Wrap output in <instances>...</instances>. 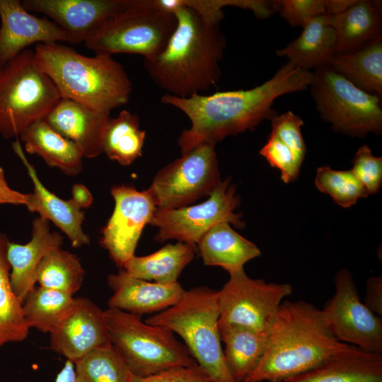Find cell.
Listing matches in <instances>:
<instances>
[{"instance_id":"6da1fadb","label":"cell","mask_w":382,"mask_h":382,"mask_svg":"<svg viewBox=\"0 0 382 382\" xmlns=\"http://www.w3.org/2000/svg\"><path fill=\"white\" fill-rule=\"evenodd\" d=\"M312 71L294 66L287 62L269 80L248 90L197 94L179 98L165 93L163 103L182 111L190 120L189 129L178 139L181 154L197 146L212 144L228 136L254 129L265 120L277 115L273 108L280 96L303 91L310 85Z\"/></svg>"},{"instance_id":"7a4b0ae2","label":"cell","mask_w":382,"mask_h":382,"mask_svg":"<svg viewBox=\"0 0 382 382\" xmlns=\"http://www.w3.org/2000/svg\"><path fill=\"white\" fill-rule=\"evenodd\" d=\"M173 12L177 25L163 52L144 60L150 77L166 93L188 98L208 91L221 77L219 62L226 38L219 23L210 21L179 0H156Z\"/></svg>"},{"instance_id":"3957f363","label":"cell","mask_w":382,"mask_h":382,"mask_svg":"<svg viewBox=\"0 0 382 382\" xmlns=\"http://www.w3.org/2000/svg\"><path fill=\"white\" fill-rule=\"evenodd\" d=\"M351 347L332 335L320 309L303 300L284 301L267 330L261 360L243 382H278Z\"/></svg>"},{"instance_id":"277c9868","label":"cell","mask_w":382,"mask_h":382,"mask_svg":"<svg viewBox=\"0 0 382 382\" xmlns=\"http://www.w3.org/2000/svg\"><path fill=\"white\" fill-rule=\"evenodd\" d=\"M34 57L61 98L106 112L129 100L131 81L124 66L112 57H86L60 43L36 45Z\"/></svg>"},{"instance_id":"5b68a950","label":"cell","mask_w":382,"mask_h":382,"mask_svg":"<svg viewBox=\"0 0 382 382\" xmlns=\"http://www.w3.org/2000/svg\"><path fill=\"white\" fill-rule=\"evenodd\" d=\"M218 292L202 286L185 290L174 306L145 322L170 330L183 340L192 357L214 382H236L224 357L219 329Z\"/></svg>"},{"instance_id":"8992f818","label":"cell","mask_w":382,"mask_h":382,"mask_svg":"<svg viewBox=\"0 0 382 382\" xmlns=\"http://www.w3.org/2000/svg\"><path fill=\"white\" fill-rule=\"evenodd\" d=\"M109 340L134 376L145 377L174 367L197 364L170 330L142 321L141 316L104 311Z\"/></svg>"},{"instance_id":"52a82bcc","label":"cell","mask_w":382,"mask_h":382,"mask_svg":"<svg viewBox=\"0 0 382 382\" xmlns=\"http://www.w3.org/2000/svg\"><path fill=\"white\" fill-rule=\"evenodd\" d=\"M60 99L52 81L36 64L34 51L24 50L0 72V134L17 138Z\"/></svg>"},{"instance_id":"ba28073f","label":"cell","mask_w":382,"mask_h":382,"mask_svg":"<svg viewBox=\"0 0 382 382\" xmlns=\"http://www.w3.org/2000/svg\"><path fill=\"white\" fill-rule=\"evenodd\" d=\"M176 25L175 13L160 7L156 0H129L85 45L98 56L128 53L152 60L165 49Z\"/></svg>"},{"instance_id":"9c48e42d","label":"cell","mask_w":382,"mask_h":382,"mask_svg":"<svg viewBox=\"0 0 382 382\" xmlns=\"http://www.w3.org/2000/svg\"><path fill=\"white\" fill-rule=\"evenodd\" d=\"M308 88L320 117L334 131L360 138L381 134L380 96L357 87L329 65L312 71Z\"/></svg>"},{"instance_id":"30bf717a","label":"cell","mask_w":382,"mask_h":382,"mask_svg":"<svg viewBox=\"0 0 382 382\" xmlns=\"http://www.w3.org/2000/svg\"><path fill=\"white\" fill-rule=\"evenodd\" d=\"M212 144H202L160 170L147 189L156 207L177 209L209 195L221 183Z\"/></svg>"},{"instance_id":"8fae6325","label":"cell","mask_w":382,"mask_h":382,"mask_svg":"<svg viewBox=\"0 0 382 382\" xmlns=\"http://www.w3.org/2000/svg\"><path fill=\"white\" fill-rule=\"evenodd\" d=\"M227 178L214 189L205 202L177 209L156 207L149 224L158 228V242L175 239L195 245L204 235L220 223H228L241 228V215L234 212L240 197L236 186Z\"/></svg>"},{"instance_id":"7c38bea8","label":"cell","mask_w":382,"mask_h":382,"mask_svg":"<svg viewBox=\"0 0 382 382\" xmlns=\"http://www.w3.org/2000/svg\"><path fill=\"white\" fill-rule=\"evenodd\" d=\"M229 276V279L217 291L219 325L267 331L283 299L291 294V285L252 279L244 270Z\"/></svg>"},{"instance_id":"4fadbf2b","label":"cell","mask_w":382,"mask_h":382,"mask_svg":"<svg viewBox=\"0 0 382 382\" xmlns=\"http://www.w3.org/2000/svg\"><path fill=\"white\" fill-rule=\"evenodd\" d=\"M335 291L323 309V318L340 342L382 354V320L360 299L351 272L340 270L334 276Z\"/></svg>"},{"instance_id":"5bb4252c","label":"cell","mask_w":382,"mask_h":382,"mask_svg":"<svg viewBox=\"0 0 382 382\" xmlns=\"http://www.w3.org/2000/svg\"><path fill=\"white\" fill-rule=\"evenodd\" d=\"M110 193L115 209L102 230L100 243L122 269L134 255L141 232L149 224L156 206L147 190L138 191L133 186L120 185L113 186Z\"/></svg>"},{"instance_id":"9a60e30c","label":"cell","mask_w":382,"mask_h":382,"mask_svg":"<svg viewBox=\"0 0 382 382\" xmlns=\"http://www.w3.org/2000/svg\"><path fill=\"white\" fill-rule=\"evenodd\" d=\"M129 0H24L23 7L45 14L66 34L67 42H86Z\"/></svg>"},{"instance_id":"2e32d148","label":"cell","mask_w":382,"mask_h":382,"mask_svg":"<svg viewBox=\"0 0 382 382\" xmlns=\"http://www.w3.org/2000/svg\"><path fill=\"white\" fill-rule=\"evenodd\" d=\"M50 335L51 349L74 363L110 343L104 311L84 297L75 298L69 313Z\"/></svg>"},{"instance_id":"e0dca14e","label":"cell","mask_w":382,"mask_h":382,"mask_svg":"<svg viewBox=\"0 0 382 382\" xmlns=\"http://www.w3.org/2000/svg\"><path fill=\"white\" fill-rule=\"evenodd\" d=\"M0 69L32 44L67 42L57 25L31 14L21 1L0 0Z\"/></svg>"},{"instance_id":"ac0fdd59","label":"cell","mask_w":382,"mask_h":382,"mask_svg":"<svg viewBox=\"0 0 382 382\" xmlns=\"http://www.w3.org/2000/svg\"><path fill=\"white\" fill-rule=\"evenodd\" d=\"M113 294L108 301V308L132 314L159 313L175 305L185 291L178 282L161 284L129 275L123 269L108 277Z\"/></svg>"},{"instance_id":"d6986e66","label":"cell","mask_w":382,"mask_h":382,"mask_svg":"<svg viewBox=\"0 0 382 382\" xmlns=\"http://www.w3.org/2000/svg\"><path fill=\"white\" fill-rule=\"evenodd\" d=\"M110 112L93 110L74 100L61 98L44 120L74 143L83 158L103 153L102 140Z\"/></svg>"},{"instance_id":"ffe728a7","label":"cell","mask_w":382,"mask_h":382,"mask_svg":"<svg viewBox=\"0 0 382 382\" xmlns=\"http://www.w3.org/2000/svg\"><path fill=\"white\" fill-rule=\"evenodd\" d=\"M13 149L25 166L33 182L34 190L30 193L25 205L30 212H37L40 217L50 221L68 237L74 248H80L90 242L83 231L84 212L71 199L64 200L47 190L40 180L34 166L25 156L19 141L13 143Z\"/></svg>"},{"instance_id":"44dd1931","label":"cell","mask_w":382,"mask_h":382,"mask_svg":"<svg viewBox=\"0 0 382 382\" xmlns=\"http://www.w3.org/2000/svg\"><path fill=\"white\" fill-rule=\"evenodd\" d=\"M62 236L50 231L49 221L41 217L33 220L32 238L23 245L9 242L7 257L11 266V284L17 298L23 303L35 287V272L42 257L50 250L61 248Z\"/></svg>"},{"instance_id":"7402d4cb","label":"cell","mask_w":382,"mask_h":382,"mask_svg":"<svg viewBox=\"0 0 382 382\" xmlns=\"http://www.w3.org/2000/svg\"><path fill=\"white\" fill-rule=\"evenodd\" d=\"M278 382H382V354L354 346Z\"/></svg>"},{"instance_id":"603a6c76","label":"cell","mask_w":382,"mask_h":382,"mask_svg":"<svg viewBox=\"0 0 382 382\" xmlns=\"http://www.w3.org/2000/svg\"><path fill=\"white\" fill-rule=\"evenodd\" d=\"M337 36L326 13L308 23L301 35L276 54L285 57L294 66L311 71L329 64L336 54Z\"/></svg>"},{"instance_id":"cb8c5ba5","label":"cell","mask_w":382,"mask_h":382,"mask_svg":"<svg viewBox=\"0 0 382 382\" xmlns=\"http://www.w3.org/2000/svg\"><path fill=\"white\" fill-rule=\"evenodd\" d=\"M381 5L378 1L356 0L340 13H326L336 33V53L354 51L381 35Z\"/></svg>"},{"instance_id":"d4e9b609","label":"cell","mask_w":382,"mask_h":382,"mask_svg":"<svg viewBox=\"0 0 382 382\" xmlns=\"http://www.w3.org/2000/svg\"><path fill=\"white\" fill-rule=\"evenodd\" d=\"M197 245L205 265L221 267L229 274L243 270L246 262L261 255L255 244L226 222L212 228Z\"/></svg>"},{"instance_id":"484cf974","label":"cell","mask_w":382,"mask_h":382,"mask_svg":"<svg viewBox=\"0 0 382 382\" xmlns=\"http://www.w3.org/2000/svg\"><path fill=\"white\" fill-rule=\"evenodd\" d=\"M19 137L26 151L38 155L48 166L71 176L82 170L83 158L79 148L44 119L33 123Z\"/></svg>"},{"instance_id":"4316f807","label":"cell","mask_w":382,"mask_h":382,"mask_svg":"<svg viewBox=\"0 0 382 382\" xmlns=\"http://www.w3.org/2000/svg\"><path fill=\"white\" fill-rule=\"evenodd\" d=\"M328 65L357 87L381 98L382 35L354 51L335 54Z\"/></svg>"},{"instance_id":"83f0119b","label":"cell","mask_w":382,"mask_h":382,"mask_svg":"<svg viewBox=\"0 0 382 382\" xmlns=\"http://www.w3.org/2000/svg\"><path fill=\"white\" fill-rule=\"evenodd\" d=\"M219 329L228 370L236 382H243L265 353L267 331L233 325H219Z\"/></svg>"},{"instance_id":"f1b7e54d","label":"cell","mask_w":382,"mask_h":382,"mask_svg":"<svg viewBox=\"0 0 382 382\" xmlns=\"http://www.w3.org/2000/svg\"><path fill=\"white\" fill-rule=\"evenodd\" d=\"M195 245L178 242L167 244L158 250L145 255H133L124 265L129 275L161 284L178 282L183 269L193 260Z\"/></svg>"},{"instance_id":"f546056e","label":"cell","mask_w":382,"mask_h":382,"mask_svg":"<svg viewBox=\"0 0 382 382\" xmlns=\"http://www.w3.org/2000/svg\"><path fill=\"white\" fill-rule=\"evenodd\" d=\"M145 137L139 116L123 110L107 122L102 140L103 153L122 166H129L142 155Z\"/></svg>"},{"instance_id":"4dcf8cb0","label":"cell","mask_w":382,"mask_h":382,"mask_svg":"<svg viewBox=\"0 0 382 382\" xmlns=\"http://www.w3.org/2000/svg\"><path fill=\"white\" fill-rule=\"evenodd\" d=\"M75 303V298L66 293L35 286L22 303V312L30 328L51 333L64 320Z\"/></svg>"},{"instance_id":"1f68e13d","label":"cell","mask_w":382,"mask_h":382,"mask_svg":"<svg viewBox=\"0 0 382 382\" xmlns=\"http://www.w3.org/2000/svg\"><path fill=\"white\" fill-rule=\"evenodd\" d=\"M8 243V238L0 232V347L25 340L30 330L23 315L22 303L11 284Z\"/></svg>"},{"instance_id":"d6a6232c","label":"cell","mask_w":382,"mask_h":382,"mask_svg":"<svg viewBox=\"0 0 382 382\" xmlns=\"http://www.w3.org/2000/svg\"><path fill=\"white\" fill-rule=\"evenodd\" d=\"M84 276L78 256L57 248L41 260L36 270L35 282L40 286L73 296L82 286Z\"/></svg>"},{"instance_id":"836d02e7","label":"cell","mask_w":382,"mask_h":382,"mask_svg":"<svg viewBox=\"0 0 382 382\" xmlns=\"http://www.w3.org/2000/svg\"><path fill=\"white\" fill-rule=\"evenodd\" d=\"M76 382H131V372L111 343L74 362Z\"/></svg>"},{"instance_id":"e575fe53","label":"cell","mask_w":382,"mask_h":382,"mask_svg":"<svg viewBox=\"0 0 382 382\" xmlns=\"http://www.w3.org/2000/svg\"><path fill=\"white\" fill-rule=\"evenodd\" d=\"M315 185L344 208H349L359 199L369 195L350 170H333L328 166L317 168Z\"/></svg>"},{"instance_id":"d590c367","label":"cell","mask_w":382,"mask_h":382,"mask_svg":"<svg viewBox=\"0 0 382 382\" xmlns=\"http://www.w3.org/2000/svg\"><path fill=\"white\" fill-rule=\"evenodd\" d=\"M259 153L272 167L280 170L284 183H289L298 178L303 160L275 135L270 133Z\"/></svg>"},{"instance_id":"8d00e7d4","label":"cell","mask_w":382,"mask_h":382,"mask_svg":"<svg viewBox=\"0 0 382 382\" xmlns=\"http://www.w3.org/2000/svg\"><path fill=\"white\" fill-rule=\"evenodd\" d=\"M352 162L350 170L369 195L378 192L382 185V158L374 156L364 144L358 149Z\"/></svg>"},{"instance_id":"74e56055","label":"cell","mask_w":382,"mask_h":382,"mask_svg":"<svg viewBox=\"0 0 382 382\" xmlns=\"http://www.w3.org/2000/svg\"><path fill=\"white\" fill-rule=\"evenodd\" d=\"M270 121L271 134L289 146L303 160L306 146L301 134L302 119L289 110L282 115L277 114Z\"/></svg>"},{"instance_id":"f35d334b","label":"cell","mask_w":382,"mask_h":382,"mask_svg":"<svg viewBox=\"0 0 382 382\" xmlns=\"http://www.w3.org/2000/svg\"><path fill=\"white\" fill-rule=\"evenodd\" d=\"M278 12L292 27L303 28L326 12L325 0H279Z\"/></svg>"},{"instance_id":"ab89813d","label":"cell","mask_w":382,"mask_h":382,"mask_svg":"<svg viewBox=\"0 0 382 382\" xmlns=\"http://www.w3.org/2000/svg\"><path fill=\"white\" fill-rule=\"evenodd\" d=\"M131 382H214L198 364L174 367L159 373L138 377L131 375Z\"/></svg>"},{"instance_id":"60d3db41","label":"cell","mask_w":382,"mask_h":382,"mask_svg":"<svg viewBox=\"0 0 382 382\" xmlns=\"http://www.w3.org/2000/svg\"><path fill=\"white\" fill-rule=\"evenodd\" d=\"M364 303L376 315L382 316V276L370 277L366 284Z\"/></svg>"},{"instance_id":"b9f144b4","label":"cell","mask_w":382,"mask_h":382,"mask_svg":"<svg viewBox=\"0 0 382 382\" xmlns=\"http://www.w3.org/2000/svg\"><path fill=\"white\" fill-rule=\"evenodd\" d=\"M29 196L30 194L20 192L8 186L4 171L0 166V204L26 205Z\"/></svg>"},{"instance_id":"7bdbcfd3","label":"cell","mask_w":382,"mask_h":382,"mask_svg":"<svg viewBox=\"0 0 382 382\" xmlns=\"http://www.w3.org/2000/svg\"><path fill=\"white\" fill-rule=\"evenodd\" d=\"M71 194V199L81 209L89 207L93 202L92 195L82 184H75L72 187Z\"/></svg>"},{"instance_id":"ee69618b","label":"cell","mask_w":382,"mask_h":382,"mask_svg":"<svg viewBox=\"0 0 382 382\" xmlns=\"http://www.w3.org/2000/svg\"><path fill=\"white\" fill-rule=\"evenodd\" d=\"M355 1L356 0H325V13L332 15L340 13Z\"/></svg>"},{"instance_id":"f6af8a7d","label":"cell","mask_w":382,"mask_h":382,"mask_svg":"<svg viewBox=\"0 0 382 382\" xmlns=\"http://www.w3.org/2000/svg\"><path fill=\"white\" fill-rule=\"evenodd\" d=\"M55 382H76L74 363L67 360L57 374Z\"/></svg>"},{"instance_id":"bcb514c9","label":"cell","mask_w":382,"mask_h":382,"mask_svg":"<svg viewBox=\"0 0 382 382\" xmlns=\"http://www.w3.org/2000/svg\"><path fill=\"white\" fill-rule=\"evenodd\" d=\"M1 69H0V72H1Z\"/></svg>"}]
</instances>
